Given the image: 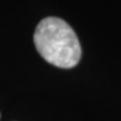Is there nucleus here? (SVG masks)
I'll list each match as a JSON object with an SVG mask.
<instances>
[{
  "label": "nucleus",
  "instance_id": "nucleus-1",
  "mask_svg": "<svg viewBox=\"0 0 121 121\" xmlns=\"http://www.w3.org/2000/svg\"><path fill=\"white\" fill-rule=\"evenodd\" d=\"M34 42L41 57L58 68H73L80 60L82 47L77 34L59 17L41 20L35 30Z\"/></svg>",
  "mask_w": 121,
  "mask_h": 121
}]
</instances>
